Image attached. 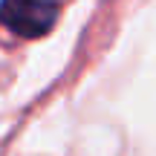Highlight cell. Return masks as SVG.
Returning a JSON list of instances; mask_svg holds the SVG:
<instances>
[{"mask_svg":"<svg viewBox=\"0 0 156 156\" xmlns=\"http://www.w3.org/2000/svg\"><path fill=\"white\" fill-rule=\"evenodd\" d=\"M58 12V0H0V26L17 38H44Z\"/></svg>","mask_w":156,"mask_h":156,"instance_id":"1","label":"cell"}]
</instances>
